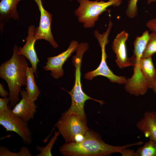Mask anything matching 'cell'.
<instances>
[{"instance_id": "4", "label": "cell", "mask_w": 156, "mask_h": 156, "mask_svg": "<svg viewBox=\"0 0 156 156\" xmlns=\"http://www.w3.org/2000/svg\"><path fill=\"white\" fill-rule=\"evenodd\" d=\"M79 3L78 8L75 10V15L79 21L82 23L86 28L93 27L99 16L109 6H118L122 0H109L107 2L101 0H77Z\"/></svg>"}, {"instance_id": "25", "label": "cell", "mask_w": 156, "mask_h": 156, "mask_svg": "<svg viewBox=\"0 0 156 156\" xmlns=\"http://www.w3.org/2000/svg\"><path fill=\"white\" fill-rule=\"evenodd\" d=\"M9 93L4 89L3 86L0 83V96L2 98H5L9 96Z\"/></svg>"}, {"instance_id": "15", "label": "cell", "mask_w": 156, "mask_h": 156, "mask_svg": "<svg viewBox=\"0 0 156 156\" xmlns=\"http://www.w3.org/2000/svg\"><path fill=\"white\" fill-rule=\"evenodd\" d=\"M140 67L149 89H152L156 80V69L154 65L152 57L142 58Z\"/></svg>"}, {"instance_id": "12", "label": "cell", "mask_w": 156, "mask_h": 156, "mask_svg": "<svg viewBox=\"0 0 156 156\" xmlns=\"http://www.w3.org/2000/svg\"><path fill=\"white\" fill-rule=\"evenodd\" d=\"M36 27L33 25L28 27V36L26 38V42L24 46L18 47V53L25 57L30 62L35 74L37 75V65L40 62L35 49V44L36 40L35 35Z\"/></svg>"}, {"instance_id": "16", "label": "cell", "mask_w": 156, "mask_h": 156, "mask_svg": "<svg viewBox=\"0 0 156 156\" xmlns=\"http://www.w3.org/2000/svg\"><path fill=\"white\" fill-rule=\"evenodd\" d=\"M34 70L32 67L28 66L26 68L27 81L25 89L29 98L35 102L40 94L35 79Z\"/></svg>"}, {"instance_id": "10", "label": "cell", "mask_w": 156, "mask_h": 156, "mask_svg": "<svg viewBox=\"0 0 156 156\" xmlns=\"http://www.w3.org/2000/svg\"><path fill=\"white\" fill-rule=\"evenodd\" d=\"M128 36V34L126 31H122L118 34L112 43V50L116 55V62L121 69L131 66H133L134 65L133 57H128L127 55L126 42Z\"/></svg>"}, {"instance_id": "5", "label": "cell", "mask_w": 156, "mask_h": 156, "mask_svg": "<svg viewBox=\"0 0 156 156\" xmlns=\"http://www.w3.org/2000/svg\"><path fill=\"white\" fill-rule=\"evenodd\" d=\"M55 127L57 129L66 142L68 143L74 142L75 136L77 135H85L88 129L87 122L74 114L65 115L62 114Z\"/></svg>"}, {"instance_id": "8", "label": "cell", "mask_w": 156, "mask_h": 156, "mask_svg": "<svg viewBox=\"0 0 156 156\" xmlns=\"http://www.w3.org/2000/svg\"><path fill=\"white\" fill-rule=\"evenodd\" d=\"M36 3L40 13L39 25L36 27L35 35L36 40H44L48 42L54 49L58 47L57 42L53 37L51 30L52 20L51 14L44 8L42 0H34Z\"/></svg>"}, {"instance_id": "21", "label": "cell", "mask_w": 156, "mask_h": 156, "mask_svg": "<svg viewBox=\"0 0 156 156\" xmlns=\"http://www.w3.org/2000/svg\"><path fill=\"white\" fill-rule=\"evenodd\" d=\"M138 0H129L126 11V14L129 18H135L138 13L137 5Z\"/></svg>"}, {"instance_id": "19", "label": "cell", "mask_w": 156, "mask_h": 156, "mask_svg": "<svg viewBox=\"0 0 156 156\" xmlns=\"http://www.w3.org/2000/svg\"><path fill=\"white\" fill-rule=\"evenodd\" d=\"M60 134L59 131H55L54 136L52 137L49 142L44 147H41L39 145L36 146V149L40 153L34 155L35 156H51V152L52 148L57 140L58 136Z\"/></svg>"}, {"instance_id": "9", "label": "cell", "mask_w": 156, "mask_h": 156, "mask_svg": "<svg viewBox=\"0 0 156 156\" xmlns=\"http://www.w3.org/2000/svg\"><path fill=\"white\" fill-rule=\"evenodd\" d=\"M78 44L76 40H72L66 50L56 56L47 57L46 64L43 69L51 71V76L55 79L62 77L64 74L63 65L72 53L76 51Z\"/></svg>"}, {"instance_id": "13", "label": "cell", "mask_w": 156, "mask_h": 156, "mask_svg": "<svg viewBox=\"0 0 156 156\" xmlns=\"http://www.w3.org/2000/svg\"><path fill=\"white\" fill-rule=\"evenodd\" d=\"M137 128L149 140L156 142V112H145L143 117L136 123Z\"/></svg>"}, {"instance_id": "2", "label": "cell", "mask_w": 156, "mask_h": 156, "mask_svg": "<svg viewBox=\"0 0 156 156\" xmlns=\"http://www.w3.org/2000/svg\"><path fill=\"white\" fill-rule=\"evenodd\" d=\"M18 48L15 44L11 58L0 66V77L6 81L9 91V106L10 108H14L19 101L21 88L27 84L28 63L25 57L18 54Z\"/></svg>"}, {"instance_id": "22", "label": "cell", "mask_w": 156, "mask_h": 156, "mask_svg": "<svg viewBox=\"0 0 156 156\" xmlns=\"http://www.w3.org/2000/svg\"><path fill=\"white\" fill-rule=\"evenodd\" d=\"M10 102L9 97L0 98V112H5L8 109V104Z\"/></svg>"}, {"instance_id": "7", "label": "cell", "mask_w": 156, "mask_h": 156, "mask_svg": "<svg viewBox=\"0 0 156 156\" xmlns=\"http://www.w3.org/2000/svg\"><path fill=\"white\" fill-rule=\"evenodd\" d=\"M98 42L101 51V59L98 67L94 70L86 73L84 78L89 80H92L97 76H103L107 78L112 83L120 84H125L127 78L125 76H119L114 74L108 66L106 62L107 55L105 51V47L108 43V40L105 38L99 40Z\"/></svg>"}, {"instance_id": "17", "label": "cell", "mask_w": 156, "mask_h": 156, "mask_svg": "<svg viewBox=\"0 0 156 156\" xmlns=\"http://www.w3.org/2000/svg\"><path fill=\"white\" fill-rule=\"evenodd\" d=\"M135 152L136 156H156V142L149 140Z\"/></svg>"}, {"instance_id": "11", "label": "cell", "mask_w": 156, "mask_h": 156, "mask_svg": "<svg viewBox=\"0 0 156 156\" xmlns=\"http://www.w3.org/2000/svg\"><path fill=\"white\" fill-rule=\"evenodd\" d=\"M20 94L22 98L11 109V112L14 115L28 122L34 118L37 112V106L29 98L26 90H21Z\"/></svg>"}, {"instance_id": "26", "label": "cell", "mask_w": 156, "mask_h": 156, "mask_svg": "<svg viewBox=\"0 0 156 156\" xmlns=\"http://www.w3.org/2000/svg\"><path fill=\"white\" fill-rule=\"evenodd\" d=\"M84 138V135L82 134L77 135L75 136V142H80L82 141Z\"/></svg>"}, {"instance_id": "29", "label": "cell", "mask_w": 156, "mask_h": 156, "mask_svg": "<svg viewBox=\"0 0 156 156\" xmlns=\"http://www.w3.org/2000/svg\"><path fill=\"white\" fill-rule=\"evenodd\" d=\"M70 0V1H72V0Z\"/></svg>"}, {"instance_id": "1", "label": "cell", "mask_w": 156, "mask_h": 156, "mask_svg": "<svg viewBox=\"0 0 156 156\" xmlns=\"http://www.w3.org/2000/svg\"><path fill=\"white\" fill-rule=\"evenodd\" d=\"M140 141L122 146H113L105 143L97 133L88 129L83 140L80 142H66L59 148V151L65 156H107L120 153L124 149L141 145Z\"/></svg>"}, {"instance_id": "23", "label": "cell", "mask_w": 156, "mask_h": 156, "mask_svg": "<svg viewBox=\"0 0 156 156\" xmlns=\"http://www.w3.org/2000/svg\"><path fill=\"white\" fill-rule=\"evenodd\" d=\"M146 26L152 31H156V19L149 20L146 23Z\"/></svg>"}, {"instance_id": "18", "label": "cell", "mask_w": 156, "mask_h": 156, "mask_svg": "<svg viewBox=\"0 0 156 156\" xmlns=\"http://www.w3.org/2000/svg\"><path fill=\"white\" fill-rule=\"evenodd\" d=\"M156 53V31H152L149 34V38L143 53L142 58L152 56Z\"/></svg>"}, {"instance_id": "20", "label": "cell", "mask_w": 156, "mask_h": 156, "mask_svg": "<svg viewBox=\"0 0 156 156\" xmlns=\"http://www.w3.org/2000/svg\"><path fill=\"white\" fill-rule=\"evenodd\" d=\"M31 153L28 148L25 146L21 147L18 152L11 151L6 147L0 146V156H31Z\"/></svg>"}, {"instance_id": "3", "label": "cell", "mask_w": 156, "mask_h": 156, "mask_svg": "<svg viewBox=\"0 0 156 156\" xmlns=\"http://www.w3.org/2000/svg\"><path fill=\"white\" fill-rule=\"evenodd\" d=\"M89 48L88 44L82 42L78 44L75 55L72 58V62L75 69V80L71 90L68 92L71 99V104L69 108L62 114L65 115L74 114L77 115L87 122L86 116L84 109L85 102L88 100H92L102 105L103 101L94 99L87 95L83 91L81 81V66L82 58L85 52Z\"/></svg>"}, {"instance_id": "14", "label": "cell", "mask_w": 156, "mask_h": 156, "mask_svg": "<svg viewBox=\"0 0 156 156\" xmlns=\"http://www.w3.org/2000/svg\"><path fill=\"white\" fill-rule=\"evenodd\" d=\"M20 0H1L0 2V29L1 33L5 23L10 18L16 20L19 16L17 10Z\"/></svg>"}, {"instance_id": "6", "label": "cell", "mask_w": 156, "mask_h": 156, "mask_svg": "<svg viewBox=\"0 0 156 156\" xmlns=\"http://www.w3.org/2000/svg\"><path fill=\"white\" fill-rule=\"evenodd\" d=\"M0 125L6 131H12L18 134L23 143L30 145L32 142V136L27 122L14 115L10 107L5 112H0Z\"/></svg>"}, {"instance_id": "27", "label": "cell", "mask_w": 156, "mask_h": 156, "mask_svg": "<svg viewBox=\"0 0 156 156\" xmlns=\"http://www.w3.org/2000/svg\"><path fill=\"white\" fill-rule=\"evenodd\" d=\"M152 89L153 91L155 93H156V80L155 83V84Z\"/></svg>"}, {"instance_id": "24", "label": "cell", "mask_w": 156, "mask_h": 156, "mask_svg": "<svg viewBox=\"0 0 156 156\" xmlns=\"http://www.w3.org/2000/svg\"><path fill=\"white\" fill-rule=\"evenodd\" d=\"M127 148L123 149L120 153L122 156H136L135 151L133 150Z\"/></svg>"}, {"instance_id": "28", "label": "cell", "mask_w": 156, "mask_h": 156, "mask_svg": "<svg viewBox=\"0 0 156 156\" xmlns=\"http://www.w3.org/2000/svg\"><path fill=\"white\" fill-rule=\"evenodd\" d=\"M153 2H156V1L155 0H148L147 1V4H149Z\"/></svg>"}]
</instances>
